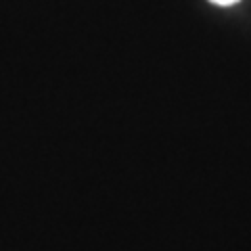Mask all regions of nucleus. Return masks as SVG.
Here are the masks:
<instances>
[{"label":"nucleus","mask_w":251,"mask_h":251,"mask_svg":"<svg viewBox=\"0 0 251 251\" xmlns=\"http://www.w3.org/2000/svg\"><path fill=\"white\" fill-rule=\"evenodd\" d=\"M211 2H216V4H234V2H237V0H211Z\"/></svg>","instance_id":"f257e3e1"}]
</instances>
